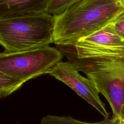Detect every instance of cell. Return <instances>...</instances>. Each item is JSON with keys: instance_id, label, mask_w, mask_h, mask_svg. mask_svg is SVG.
Here are the masks:
<instances>
[{"instance_id": "obj_1", "label": "cell", "mask_w": 124, "mask_h": 124, "mask_svg": "<svg viewBox=\"0 0 124 124\" xmlns=\"http://www.w3.org/2000/svg\"><path fill=\"white\" fill-rule=\"evenodd\" d=\"M124 12V0H80L53 16V43L75 44L111 23Z\"/></svg>"}, {"instance_id": "obj_2", "label": "cell", "mask_w": 124, "mask_h": 124, "mask_svg": "<svg viewBox=\"0 0 124 124\" xmlns=\"http://www.w3.org/2000/svg\"><path fill=\"white\" fill-rule=\"evenodd\" d=\"M53 16L45 12L0 20V45L4 51H25L53 43Z\"/></svg>"}, {"instance_id": "obj_3", "label": "cell", "mask_w": 124, "mask_h": 124, "mask_svg": "<svg viewBox=\"0 0 124 124\" xmlns=\"http://www.w3.org/2000/svg\"><path fill=\"white\" fill-rule=\"evenodd\" d=\"M63 57L49 45L14 52L0 53V71L24 82L47 74Z\"/></svg>"}, {"instance_id": "obj_4", "label": "cell", "mask_w": 124, "mask_h": 124, "mask_svg": "<svg viewBox=\"0 0 124 124\" xmlns=\"http://www.w3.org/2000/svg\"><path fill=\"white\" fill-rule=\"evenodd\" d=\"M109 103L112 124H120L124 103V64L108 67L86 75Z\"/></svg>"}, {"instance_id": "obj_5", "label": "cell", "mask_w": 124, "mask_h": 124, "mask_svg": "<svg viewBox=\"0 0 124 124\" xmlns=\"http://www.w3.org/2000/svg\"><path fill=\"white\" fill-rule=\"evenodd\" d=\"M78 68L70 62L62 61L56 64L48 74L70 87L79 96L97 109L105 119L109 114L100 99L99 91L94 82L89 78L82 76Z\"/></svg>"}, {"instance_id": "obj_6", "label": "cell", "mask_w": 124, "mask_h": 124, "mask_svg": "<svg viewBox=\"0 0 124 124\" xmlns=\"http://www.w3.org/2000/svg\"><path fill=\"white\" fill-rule=\"evenodd\" d=\"M50 0H0V20L45 12Z\"/></svg>"}, {"instance_id": "obj_7", "label": "cell", "mask_w": 124, "mask_h": 124, "mask_svg": "<svg viewBox=\"0 0 124 124\" xmlns=\"http://www.w3.org/2000/svg\"><path fill=\"white\" fill-rule=\"evenodd\" d=\"M112 22L73 44L81 46L101 48L124 47V40L115 31Z\"/></svg>"}, {"instance_id": "obj_8", "label": "cell", "mask_w": 124, "mask_h": 124, "mask_svg": "<svg viewBox=\"0 0 124 124\" xmlns=\"http://www.w3.org/2000/svg\"><path fill=\"white\" fill-rule=\"evenodd\" d=\"M24 82L0 71V98H5L19 89Z\"/></svg>"}, {"instance_id": "obj_9", "label": "cell", "mask_w": 124, "mask_h": 124, "mask_svg": "<svg viewBox=\"0 0 124 124\" xmlns=\"http://www.w3.org/2000/svg\"><path fill=\"white\" fill-rule=\"evenodd\" d=\"M80 0H50L45 12L53 16L61 14Z\"/></svg>"}, {"instance_id": "obj_10", "label": "cell", "mask_w": 124, "mask_h": 124, "mask_svg": "<svg viewBox=\"0 0 124 124\" xmlns=\"http://www.w3.org/2000/svg\"><path fill=\"white\" fill-rule=\"evenodd\" d=\"M41 124H88L89 123L84 122L76 120L70 116H56L47 115L43 117L41 121Z\"/></svg>"}, {"instance_id": "obj_11", "label": "cell", "mask_w": 124, "mask_h": 124, "mask_svg": "<svg viewBox=\"0 0 124 124\" xmlns=\"http://www.w3.org/2000/svg\"><path fill=\"white\" fill-rule=\"evenodd\" d=\"M112 24L117 32L124 40V12L119 16Z\"/></svg>"}, {"instance_id": "obj_12", "label": "cell", "mask_w": 124, "mask_h": 124, "mask_svg": "<svg viewBox=\"0 0 124 124\" xmlns=\"http://www.w3.org/2000/svg\"><path fill=\"white\" fill-rule=\"evenodd\" d=\"M124 120V103L123 106L122 107V111H121V120L120 124H121L122 122Z\"/></svg>"}, {"instance_id": "obj_13", "label": "cell", "mask_w": 124, "mask_h": 124, "mask_svg": "<svg viewBox=\"0 0 124 124\" xmlns=\"http://www.w3.org/2000/svg\"><path fill=\"white\" fill-rule=\"evenodd\" d=\"M121 124H124V120L123 121H122V122Z\"/></svg>"}]
</instances>
